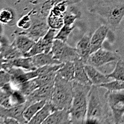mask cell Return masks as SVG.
<instances>
[{
	"label": "cell",
	"mask_w": 124,
	"mask_h": 124,
	"mask_svg": "<svg viewBox=\"0 0 124 124\" xmlns=\"http://www.w3.org/2000/svg\"><path fill=\"white\" fill-rule=\"evenodd\" d=\"M93 85L88 94V109L85 124L113 123V115L107 100V90Z\"/></svg>",
	"instance_id": "1"
},
{
	"label": "cell",
	"mask_w": 124,
	"mask_h": 124,
	"mask_svg": "<svg viewBox=\"0 0 124 124\" xmlns=\"http://www.w3.org/2000/svg\"><path fill=\"white\" fill-rule=\"evenodd\" d=\"M89 11L99 15L105 25L115 31L118 28L124 17V2L100 1L92 6Z\"/></svg>",
	"instance_id": "2"
},
{
	"label": "cell",
	"mask_w": 124,
	"mask_h": 124,
	"mask_svg": "<svg viewBox=\"0 0 124 124\" xmlns=\"http://www.w3.org/2000/svg\"><path fill=\"white\" fill-rule=\"evenodd\" d=\"M74 96L69 109L71 124H85L86 118L88 94L91 86H86L73 80Z\"/></svg>",
	"instance_id": "3"
},
{
	"label": "cell",
	"mask_w": 124,
	"mask_h": 124,
	"mask_svg": "<svg viewBox=\"0 0 124 124\" xmlns=\"http://www.w3.org/2000/svg\"><path fill=\"white\" fill-rule=\"evenodd\" d=\"M73 96V81L68 80L56 73L53 95L50 102L56 110H69L72 104Z\"/></svg>",
	"instance_id": "4"
},
{
	"label": "cell",
	"mask_w": 124,
	"mask_h": 124,
	"mask_svg": "<svg viewBox=\"0 0 124 124\" xmlns=\"http://www.w3.org/2000/svg\"><path fill=\"white\" fill-rule=\"evenodd\" d=\"M51 52L53 54L54 58L63 63L74 62L80 58L76 48L69 46L66 42H63L57 39H55L54 41Z\"/></svg>",
	"instance_id": "5"
},
{
	"label": "cell",
	"mask_w": 124,
	"mask_h": 124,
	"mask_svg": "<svg viewBox=\"0 0 124 124\" xmlns=\"http://www.w3.org/2000/svg\"><path fill=\"white\" fill-rule=\"evenodd\" d=\"M31 13V12H29ZM31 25L29 28L26 29H22L20 31H16V32L24 34L25 35L33 39L35 41L39 40L43 37L50 29L47 19H44L36 15H33L31 13Z\"/></svg>",
	"instance_id": "6"
},
{
	"label": "cell",
	"mask_w": 124,
	"mask_h": 124,
	"mask_svg": "<svg viewBox=\"0 0 124 124\" xmlns=\"http://www.w3.org/2000/svg\"><path fill=\"white\" fill-rule=\"evenodd\" d=\"M107 100L111 111L113 123H123L124 115V93L107 90Z\"/></svg>",
	"instance_id": "7"
},
{
	"label": "cell",
	"mask_w": 124,
	"mask_h": 124,
	"mask_svg": "<svg viewBox=\"0 0 124 124\" xmlns=\"http://www.w3.org/2000/svg\"><path fill=\"white\" fill-rule=\"evenodd\" d=\"M120 59L121 57L115 52L101 48L89 56L86 64L100 67L109 62H117Z\"/></svg>",
	"instance_id": "8"
},
{
	"label": "cell",
	"mask_w": 124,
	"mask_h": 124,
	"mask_svg": "<svg viewBox=\"0 0 124 124\" xmlns=\"http://www.w3.org/2000/svg\"><path fill=\"white\" fill-rule=\"evenodd\" d=\"M31 104L26 101L24 103H22L14 107L7 108L1 105L0 107V117H11L17 120L19 124H28L27 121L24 116V112L26 108Z\"/></svg>",
	"instance_id": "9"
},
{
	"label": "cell",
	"mask_w": 124,
	"mask_h": 124,
	"mask_svg": "<svg viewBox=\"0 0 124 124\" xmlns=\"http://www.w3.org/2000/svg\"><path fill=\"white\" fill-rule=\"evenodd\" d=\"M54 87V83L38 87L31 95L26 96V101L30 104L40 100L51 101Z\"/></svg>",
	"instance_id": "10"
},
{
	"label": "cell",
	"mask_w": 124,
	"mask_h": 124,
	"mask_svg": "<svg viewBox=\"0 0 124 124\" xmlns=\"http://www.w3.org/2000/svg\"><path fill=\"white\" fill-rule=\"evenodd\" d=\"M24 57V55L12 43H10L7 37L2 36L1 39V59L11 60Z\"/></svg>",
	"instance_id": "11"
},
{
	"label": "cell",
	"mask_w": 124,
	"mask_h": 124,
	"mask_svg": "<svg viewBox=\"0 0 124 124\" xmlns=\"http://www.w3.org/2000/svg\"><path fill=\"white\" fill-rule=\"evenodd\" d=\"M108 27L102 25L99 27L93 34L91 39V55L94 52L102 48V45L108 32Z\"/></svg>",
	"instance_id": "12"
},
{
	"label": "cell",
	"mask_w": 124,
	"mask_h": 124,
	"mask_svg": "<svg viewBox=\"0 0 124 124\" xmlns=\"http://www.w3.org/2000/svg\"><path fill=\"white\" fill-rule=\"evenodd\" d=\"M71 124L70 111L68 109L54 111L43 123V124Z\"/></svg>",
	"instance_id": "13"
},
{
	"label": "cell",
	"mask_w": 124,
	"mask_h": 124,
	"mask_svg": "<svg viewBox=\"0 0 124 124\" xmlns=\"http://www.w3.org/2000/svg\"><path fill=\"white\" fill-rule=\"evenodd\" d=\"M36 41L29 37L15 32V38L12 44L19 50L24 57L25 54L27 53L35 44Z\"/></svg>",
	"instance_id": "14"
},
{
	"label": "cell",
	"mask_w": 124,
	"mask_h": 124,
	"mask_svg": "<svg viewBox=\"0 0 124 124\" xmlns=\"http://www.w3.org/2000/svg\"><path fill=\"white\" fill-rule=\"evenodd\" d=\"M75 75L74 81L78 83L86 85V86H93V83L87 75L85 69V63L81 59H78L74 61Z\"/></svg>",
	"instance_id": "15"
},
{
	"label": "cell",
	"mask_w": 124,
	"mask_h": 124,
	"mask_svg": "<svg viewBox=\"0 0 124 124\" xmlns=\"http://www.w3.org/2000/svg\"><path fill=\"white\" fill-rule=\"evenodd\" d=\"M91 39L89 35H85L77 43L76 50L79 57L86 64L88 59L91 55Z\"/></svg>",
	"instance_id": "16"
},
{
	"label": "cell",
	"mask_w": 124,
	"mask_h": 124,
	"mask_svg": "<svg viewBox=\"0 0 124 124\" xmlns=\"http://www.w3.org/2000/svg\"><path fill=\"white\" fill-rule=\"evenodd\" d=\"M85 69L93 85L100 86L101 84L108 83L111 80V78L108 77V75H105L100 73L94 66H92L88 64H85Z\"/></svg>",
	"instance_id": "17"
},
{
	"label": "cell",
	"mask_w": 124,
	"mask_h": 124,
	"mask_svg": "<svg viewBox=\"0 0 124 124\" xmlns=\"http://www.w3.org/2000/svg\"><path fill=\"white\" fill-rule=\"evenodd\" d=\"M31 59H32V62L34 63V66L37 68L45 66V65H59V64L63 63L60 62L59 60L54 58L51 51L48 53L42 52V53L36 55L34 56H32Z\"/></svg>",
	"instance_id": "18"
},
{
	"label": "cell",
	"mask_w": 124,
	"mask_h": 124,
	"mask_svg": "<svg viewBox=\"0 0 124 124\" xmlns=\"http://www.w3.org/2000/svg\"><path fill=\"white\" fill-rule=\"evenodd\" d=\"M56 109L52 105V103L48 101L44 105V106L40 109L37 113L31 118V120L28 123L30 124H43L44 121Z\"/></svg>",
	"instance_id": "19"
},
{
	"label": "cell",
	"mask_w": 124,
	"mask_h": 124,
	"mask_svg": "<svg viewBox=\"0 0 124 124\" xmlns=\"http://www.w3.org/2000/svg\"><path fill=\"white\" fill-rule=\"evenodd\" d=\"M26 101V96L24 95L19 90H14L13 93L1 103V105L7 108H10L16 105L24 103Z\"/></svg>",
	"instance_id": "20"
},
{
	"label": "cell",
	"mask_w": 124,
	"mask_h": 124,
	"mask_svg": "<svg viewBox=\"0 0 124 124\" xmlns=\"http://www.w3.org/2000/svg\"><path fill=\"white\" fill-rule=\"evenodd\" d=\"M23 70L24 69L19 67H12L7 71L11 75V83L14 86L18 87L21 84L28 81L26 72H25Z\"/></svg>",
	"instance_id": "21"
},
{
	"label": "cell",
	"mask_w": 124,
	"mask_h": 124,
	"mask_svg": "<svg viewBox=\"0 0 124 124\" xmlns=\"http://www.w3.org/2000/svg\"><path fill=\"white\" fill-rule=\"evenodd\" d=\"M57 74L68 80L73 81L75 75L74 62H64L63 65L57 70Z\"/></svg>",
	"instance_id": "22"
},
{
	"label": "cell",
	"mask_w": 124,
	"mask_h": 124,
	"mask_svg": "<svg viewBox=\"0 0 124 124\" xmlns=\"http://www.w3.org/2000/svg\"><path fill=\"white\" fill-rule=\"evenodd\" d=\"M46 102H47L46 100L37 101V102H35V103L31 104L26 108V110L24 112V116L28 123L37 113V112L44 106V105L46 103Z\"/></svg>",
	"instance_id": "23"
},
{
	"label": "cell",
	"mask_w": 124,
	"mask_h": 124,
	"mask_svg": "<svg viewBox=\"0 0 124 124\" xmlns=\"http://www.w3.org/2000/svg\"><path fill=\"white\" fill-rule=\"evenodd\" d=\"M39 87L37 82L35 78L29 80L24 83L18 86V90H19L24 95L28 96L31 95L35 90Z\"/></svg>",
	"instance_id": "24"
},
{
	"label": "cell",
	"mask_w": 124,
	"mask_h": 124,
	"mask_svg": "<svg viewBox=\"0 0 124 124\" xmlns=\"http://www.w3.org/2000/svg\"><path fill=\"white\" fill-rule=\"evenodd\" d=\"M108 77L113 80H119L124 81V60L120 59L118 60L113 71L107 75Z\"/></svg>",
	"instance_id": "25"
},
{
	"label": "cell",
	"mask_w": 124,
	"mask_h": 124,
	"mask_svg": "<svg viewBox=\"0 0 124 124\" xmlns=\"http://www.w3.org/2000/svg\"><path fill=\"white\" fill-rule=\"evenodd\" d=\"M47 22L51 28L55 29H59L63 26V16L54 14L53 13L50 12L48 17H47Z\"/></svg>",
	"instance_id": "26"
},
{
	"label": "cell",
	"mask_w": 124,
	"mask_h": 124,
	"mask_svg": "<svg viewBox=\"0 0 124 124\" xmlns=\"http://www.w3.org/2000/svg\"><path fill=\"white\" fill-rule=\"evenodd\" d=\"M99 86L104 87L108 91H115V92H120L124 90V81L119 80H111L108 83L101 84Z\"/></svg>",
	"instance_id": "27"
},
{
	"label": "cell",
	"mask_w": 124,
	"mask_h": 124,
	"mask_svg": "<svg viewBox=\"0 0 124 124\" xmlns=\"http://www.w3.org/2000/svg\"><path fill=\"white\" fill-rule=\"evenodd\" d=\"M42 52H45V47L43 43L42 39L40 38L39 40L36 41L35 44L31 48V49L25 54L24 57H32Z\"/></svg>",
	"instance_id": "28"
},
{
	"label": "cell",
	"mask_w": 124,
	"mask_h": 124,
	"mask_svg": "<svg viewBox=\"0 0 124 124\" xmlns=\"http://www.w3.org/2000/svg\"><path fill=\"white\" fill-rule=\"evenodd\" d=\"M14 14L12 10L9 9H3L0 14V21L4 25H13L14 21Z\"/></svg>",
	"instance_id": "29"
},
{
	"label": "cell",
	"mask_w": 124,
	"mask_h": 124,
	"mask_svg": "<svg viewBox=\"0 0 124 124\" xmlns=\"http://www.w3.org/2000/svg\"><path fill=\"white\" fill-rule=\"evenodd\" d=\"M74 28V26L63 25V26L60 29V30L56 34L55 39H60V40L63 41V42H66L70 33L71 32V31L73 30Z\"/></svg>",
	"instance_id": "30"
},
{
	"label": "cell",
	"mask_w": 124,
	"mask_h": 124,
	"mask_svg": "<svg viewBox=\"0 0 124 124\" xmlns=\"http://www.w3.org/2000/svg\"><path fill=\"white\" fill-rule=\"evenodd\" d=\"M16 25L19 28H21L22 29H26L29 28V27L31 25V13L29 12L28 14L26 15H23L17 22Z\"/></svg>",
	"instance_id": "31"
},
{
	"label": "cell",
	"mask_w": 124,
	"mask_h": 124,
	"mask_svg": "<svg viewBox=\"0 0 124 124\" xmlns=\"http://www.w3.org/2000/svg\"><path fill=\"white\" fill-rule=\"evenodd\" d=\"M14 91V90H13L10 83H8L5 84L4 86L1 87L0 102L1 103L2 101H4L6 98H9L12 94Z\"/></svg>",
	"instance_id": "32"
},
{
	"label": "cell",
	"mask_w": 124,
	"mask_h": 124,
	"mask_svg": "<svg viewBox=\"0 0 124 124\" xmlns=\"http://www.w3.org/2000/svg\"><path fill=\"white\" fill-rule=\"evenodd\" d=\"M79 17V14L77 13H75L73 11L70 12H66L63 16V25H70V26H74L75 20Z\"/></svg>",
	"instance_id": "33"
},
{
	"label": "cell",
	"mask_w": 124,
	"mask_h": 124,
	"mask_svg": "<svg viewBox=\"0 0 124 124\" xmlns=\"http://www.w3.org/2000/svg\"><path fill=\"white\" fill-rule=\"evenodd\" d=\"M11 82V75L6 70L1 69L0 71V86L2 87L5 84Z\"/></svg>",
	"instance_id": "34"
},
{
	"label": "cell",
	"mask_w": 124,
	"mask_h": 124,
	"mask_svg": "<svg viewBox=\"0 0 124 124\" xmlns=\"http://www.w3.org/2000/svg\"><path fill=\"white\" fill-rule=\"evenodd\" d=\"M1 124H19V122L11 117H0Z\"/></svg>",
	"instance_id": "35"
}]
</instances>
